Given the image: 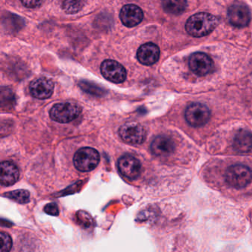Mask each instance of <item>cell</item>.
<instances>
[{
  "mask_svg": "<svg viewBox=\"0 0 252 252\" xmlns=\"http://www.w3.org/2000/svg\"><path fill=\"white\" fill-rule=\"evenodd\" d=\"M219 24V20L208 13H197L190 17L186 23V31L194 37L210 34Z\"/></svg>",
  "mask_w": 252,
  "mask_h": 252,
  "instance_id": "cell-1",
  "label": "cell"
},
{
  "mask_svg": "<svg viewBox=\"0 0 252 252\" xmlns=\"http://www.w3.org/2000/svg\"><path fill=\"white\" fill-rule=\"evenodd\" d=\"M82 111V107L76 103H59L51 108L50 117L59 123H69L77 119Z\"/></svg>",
  "mask_w": 252,
  "mask_h": 252,
  "instance_id": "cell-2",
  "label": "cell"
},
{
  "mask_svg": "<svg viewBox=\"0 0 252 252\" xmlns=\"http://www.w3.org/2000/svg\"><path fill=\"white\" fill-rule=\"evenodd\" d=\"M99 161V153L91 147L79 149L73 157L75 167L80 172H88L94 170L98 166Z\"/></svg>",
  "mask_w": 252,
  "mask_h": 252,
  "instance_id": "cell-3",
  "label": "cell"
},
{
  "mask_svg": "<svg viewBox=\"0 0 252 252\" xmlns=\"http://www.w3.org/2000/svg\"><path fill=\"white\" fill-rule=\"evenodd\" d=\"M225 180L234 188H244L252 182V169L246 165H232L225 172Z\"/></svg>",
  "mask_w": 252,
  "mask_h": 252,
  "instance_id": "cell-4",
  "label": "cell"
},
{
  "mask_svg": "<svg viewBox=\"0 0 252 252\" xmlns=\"http://www.w3.org/2000/svg\"><path fill=\"white\" fill-rule=\"evenodd\" d=\"M120 138L130 145H140L145 141L147 132L145 128L137 122H127L119 129Z\"/></svg>",
  "mask_w": 252,
  "mask_h": 252,
  "instance_id": "cell-5",
  "label": "cell"
},
{
  "mask_svg": "<svg viewBox=\"0 0 252 252\" xmlns=\"http://www.w3.org/2000/svg\"><path fill=\"white\" fill-rule=\"evenodd\" d=\"M185 118L189 125L194 127L203 126L210 119V110L201 103H192L187 107Z\"/></svg>",
  "mask_w": 252,
  "mask_h": 252,
  "instance_id": "cell-6",
  "label": "cell"
},
{
  "mask_svg": "<svg viewBox=\"0 0 252 252\" xmlns=\"http://www.w3.org/2000/svg\"><path fill=\"white\" fill-rule=\"evenodd\" d=\"M118 169L121 175L127 179L133 181L141 175V162L131 155H125L118 160Z\"/></svg>",
  "mask_w": 252,
  "mask_h": 252,
  "instance_id": "cell-7",
  "label": "cell"
},
{
  "mask_svg": "<svg viewBox=\"0 0 252 252\" xmlns=\"http://www.w3.org/2000/svg\"><path fill=\"white\" fill-rule=\"evenodd\" d=\"M101 73L107 80L116 84L122 83L126 78V69L114 60H108L103 62L101 65Z\"/></svg>",
  "mask_w": 252,
  "mask_h": 252,
  "instance_id": "cell-8",
  "label": "cell"
},
{
  "mask_svg": "<svg viewBox=\"0 0 252 252\" xmlns=\"http://www.w3.org/2000/svg\"><path fill=\"white\" fill-rule=\"evenodd\" d=\"M189 65L196 75L204 76L212 73L215 64L212 59L204 53H194L190 57Z\"/></svg>",
  "mask_w": 252,
  "mask_h": 252,
  "instance_id": "cell-9",
  "label": "cell"
},
{
  "mask_svg": "<svg viewBox=\"0 0 252 252\" xmlns=\"http://www.w3.org/2000/svg\"><path fill=\"white\" fill-rule=\"evenodd\" d=\"M227 17L232 26L237 28L246 27L250 23V10L243 4H234L228 8Z\"/></svg>",
  "mask_w": 252,
  "mask_h": 252,
  "instance_id": "cell-10",
  "label": "cell"
},
{
  "mask_svg": "<svg viewBox=\"0 0 252 252\" xmlns=\"http://www.w3.org/2000/svg\"><path fill=\"white\" fill-rule=\"evenodd\" d=\"M30 93L34 98L38 99H47L52 95L54 84L48 78H39L31 82Z\"/></svg>",
  "mask_w": 252,
  "mask_h": 252,
  "instance_id": "cell-11",
  "label": "cell"
},
{
  "mask_svg": "<svg viewBox=\"0 0 252 252\" xmlns=\"http://www.w3.org/2000/svg\"><path fill=\"white\" fill-rule=\"evenodd\" d=\"M120 19L126 27H135L142 22L144 13L137 5H126L121 10Z\"/></svg>",
  "mask_w": 252,
  "mask_h": 252,
  "instance_id": "cell-12",
  "label": "cell"
},
{
  "mask_svg": "<svg viewBox=\"0 0 252 252\" xmlns=\"http://www.w3.org/2000/svg\"><path fill=\"white\" fill-rule=\"evenodd\" d=\"M160 49L157 45L152 42L144 44L138 48L137 58L144 65H152L158 61Z\"/></svg>",
  "mask_w": 252,
  "mask_h": 252,
  "instance_id": "cell-13",
  "label": "cell"
},
{
  "mask_svg": "<svg viewBox=\"0 0 252 252\" xmlns=\"http://www.w3.org/2000/svg\"><path fill=\"white\" fill-rule=\"evenodd\" d=\"M150 149L154 156L166 157L173 153L175 150V143L166 135H158L153 140Z\"/></svg>",
  "mask_w": 252,
  "mask_h": 252,
  "instance_id": "cell-14",
  "label": "cell"
},
{
  "mask_svg": "<svg viewBox=\"0 0 252 252\" xmlns=\"http://www.w3.org/2000/svg\"><path fill=\"white\" fill-rule=\"evenodd\" d=\"M20 169L15 163L11 161H3L0 169V182L2 186L10 187L18 181Z\"/></svg>",
  "mask_w": 252,
  "mask_h": 252,
  "instance_id": "cell-15",
  "label": "cell"
},
{
  "mask_svg": "<svg viewBox=\"0 0 252 252\" xmlns=\"http://www.w3.org/2000/svg\"><path fill=\"white\" fill-rule=\"evenodd\" d=\"M233 146L234 150L240 153L252 152V132L246 129L239 131L234 137Z\"/></svg>",
  "mask_w": 252,
  "mask_h": 252,
  "instance_id": "cell-16",
  "label": "cell"
},
{
  "mask_svg": "<svg viewBox=\"0 0 252 252\" xmlns=\"http://www.w3.org/2000/svg\"><path fill=\"white\" fill-rule=\"evenodd\" d=\"M162 6L166 12L178 15L187 8V0H162Z\"/></svg>",
  "mask_w": 252,
  "mask_h": 252,
  "instance_id": "cell-17",
  "label": "cell"
},
{
  "mask_svg": "<svg viewBox=\"0 0 252 252\" xmlns=\"http://www.w3.org/2000/svg\"><path fill=\"white\" fill-rule=\"evenodd\" d=\"M4 196L20 204H25L30 201V193L27 190H14V191L5 193Z\"/></svg>",
  "mask_w": 252,
  "mask_h": 252,
  "instance_id": "cell-18",
  "label": "cell"
},
{
  "mask_svg": "<svg viewBox=\"0 0 252 252\" xmlns=\"http://www.w3.org/2000/svg\"><path fill=\"white\" fill-rule=\"evenodd\" d=\"M62 6L67 14H76L83 8L84 0H62Z\"/></svg>",
  "mask_w": 252,
  "mask_h": 252,
  "instance_id": "cell-19",
  "label": "cell"
},
{
  "mask_svg": "<svg viewBox=\"0 0 252 252\" xmlns=\"http://www.w3.org/2000/svg\"><path fill=\"white\" fill-rule=\"evenodd\" d=\"M79 85L82 88V91L91 94V95H95V96H102L106 94V91L103 88H100L98 85L91 83V82L82 81L79 82Z\"/></svg>",
  "mask_w": 252,
  "mask_h": 252,
  "instance_id": "cell-20",
  "label": "cell"
},
{
  "mask_svg": "<svg viewBox=\"0 0 252 252\" xmlns=\"http://www.w3.org/2000/svg\"><path fill=\"white\" fill-rule=\"evenodd\" d=\"M0 240H1V246H0V252H8L12 248V240L9 234L2 231L0 234Z\"/></svg>",
  "mask_w": 252,
  "mask_h": 252,
  "instance_id": "cell-21",
  "label": "cell"
},
{
  "mask_svg": "<svg viewBox=\"0 0 252 252\" xmlns=\"http://www.w3.org/2000/svg\"><path fill=\"white\" fill-rule=\"evenodd\" d=\"M44 211L45 213L51 216H58L60 214L58 206L55 203H50L47 204L44 208Z\"/></svg>",
  "mask_w": 252,
  "mask_h": 252,
  "instance_id": "cell-22",
  "label": "cell"
},
{
  "mask_svg": "<svg viewBox=\"0 0 252 252\" xmlns=\"http://www.w3.org/2000/svg\"><path fill=\"white\" fill-rule=\"evenodd\" d=\"M45 0H21L22 3L26 8H39L43 4Z\"/></svg>",
  "mask_w": 252,
  "mask_h": 252,
  "instance_id": "cell-23",
  "label": "cell"
}]
</instances>
